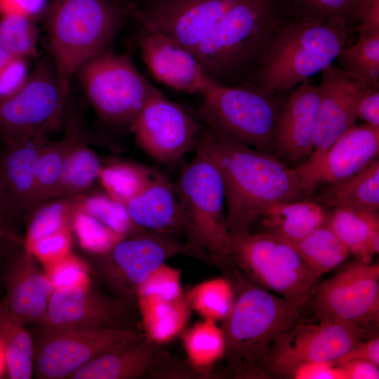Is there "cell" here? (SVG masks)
<instances>
[{
    "instance_id": "obj_1",
    "label": "cell",
    "mask_w": 379,
    "mask_h": 379,
    "mask_svg": "<svg viewBox=\"0 0 379 379\" xmlns=\"http://www.w3.org/2000/svg\"><path fill=\"white\" fill-rule=\"evenodd\" d=\"M198 149L210 157L221 175L230 233L251 232L269 206L312 194L294 168L212 128L207 127Z\"/></svg>"
},
{
    "instance_id": "obj_2",
    "label": "cell",
    "mask_w": 379,
    "mask_h": 379,
    "mask_svg": "<svg viewBox=\"0 0 379 379\" xmlns=\"http://www.w3.org/2000/svg\"><path fill=\"white\" fill-rule=\"evenodd\" d=\"M222 271L235 291L233 308L220 326L222 359L236 378H268L269 352L277 338L300 321V307L258 286L235 264Z\"/></svg>"
},
{
    "instance_id": "obj_3",
    "label": "cell",
    "mask_w": 379,
    "mask_h": 379,
    "mask_svg": "<svg viewBox=\"0 0 379 379\" xmlns=\"http://www.w3.org/2000/svg\"><path fill=\"white\" fill-rule=\"evenodd\" d=\"M287 21L279 0H237L193 54L217 84H250Z\"/></svg>"
},
{
    "instance_id": "obj_4",
    "label": "cell",
    "mask_w": 379,
    "mask_h": 379,
    "mask_svg": "<svg viewBox=\"0 0 379 379\" xmlns=\"http://www.w3.org/2000/svg\"><path fill=\"white\" fill-rule=\"evenodd\" d=\"M174 186L182 213L184 243L189 255L211 261L219 268L232 263L225 189L213 161L198 149Z\"/></svg>"
},
{
    "instance_id": "obj_5",
    "label": "cell",
    "mask_w": 379,
    "mask_h": 379,
    "mask_svg": "<svg viewBox=\"0 0 379 379\" xmlns=\"http://www.w3.org/2000/svg\"><path fill=\"white\" fill-rule=\"evenodd\" d=\"M353 29L340 22L287 21L251 85L280 94L331 65Z\"/></svg>"
},
{
    "instance_id": "obj_6",
    "label": "cell",
    "mask_w": 379,
    "mask_h": 379,
    "mask_svg": "<svg viewBox=\"0 0 379 379\" xmlns=\"http://www.w3.org/2000/svg\"><path fill=\"white\" fill-rule=\"evenodd\" d=\"M124 12L111 0H53L48 17L50 49L61 88L90 59L110 52Z\"/></svg>"
},
{
    "instance_id": "obj_7",
    "label": "cell",
    "mask_w": 379,
    "mask_h": 379,
    "mask_svg": "<svg viewBox=\"0 0 379 379\" xmlns=\"http://www.w3.org/2000/svg\"><path fill=\"white\" fill-rule=\"evenodd\" d=\"M230 234L232 260L250 279L300 307L310 300L321 275L289 242L260 232Z\"/></svg>"
},
{
    "instance_id": "obj_8",
    "label": "cell",
    "mask_w": 379,
    "mask_h": 379,
    "mask_svg": "<svg viewBox=\"0 0 379 379\" xmlns=\"http://www.w3.org/2000/svg\"><path fill=\"white\" fill-rule=\"evenodd\" d=\"M278 95L251 84L230 87L217 84L203 96L199 115L207 127L274 154L276 126L282 105Z\"/></svg>"
},
{
    "instance_id": "obj_9",
    "label": "cell",
    "mask_w": 379,
    "mask_h": 379,
    "mask_svg": "<svg viewBox=\"0 0 379 379\" xmlns=\"http://www.w3.org/2000/svg\"><path fill=\"white\" fill-rule=\"evenodd\" d=\"M75 74L100 117L112 125L130 126L158 91L128 56L111 52L86 61Z\"/></svg>"
},
{
    "instance_id": "obj_10",
    "label": "cell",
    "mask_w": 379,
    "mask_h": 379,
    "mask_svg": "<svg viewBox=\"0 0 379 379\" xmlns=\"http://www.w3.org/2000/svg\"><path fill=\"white\" fill-rule=\"evenodd\" d=\"M67 98L54 65L40 62L18 91L0 97V138L5 145L47 138L60 128Z\"/></svg>"
},
{
    "instance_id": "obj_11",
    "label": "cell",
    "mask_w": 379,
    "mask_h": 379,
    "mask_svg": "<svg viewBox=\"0 0 379 379\" xmlns=\"http://www.w3.org/2000/svg\"><path fill=\"white\" fill-rule=\"evenodd\" d=\"M180 253L189 255L185 243L177 237L144 230L95 255V271L112 296L133 305L138 290L149 274Z\"/></svg>"
},
{
    "instance_id": "obj_12",
    "label": "cell",
    "mask_w": 379,
    "mask_h": 379,
    "mask_svg": "<svg viewBox=\"0 0 379 379\" xmlns=\"http://www.w3.org/2000/svg\"><path fill=\"white\" fill-rule=\"evenodd\" d=\"M310 301L318 320L344 322L371 332L379 322L378 263H350L315 288Z\"/></svg>"
},
{
    "instance_id": "obj_13",
    "label": "cell",
    "mask_w": 379,
    "mask_h": 379,
    "mask_svg": "<svg viewBox=\"0 0 379 379\" xmlns=\"http://www.w3.org/2000/svg\"><path fill=\"white\" fill-rule=\"evenodd\" d=\"M34 342L33 366L37 378L64 379L96 357L141 333L117 328L58 329L41 325Z\"/></svg>"
},
{
    "instance_id": "obj_14",
    "label": "cell",
    "mask_w": 379,
    "mask_h": 379,
    "mask_svg": "<svg viewBox=\"0 0 379 379\" xmlns=\"http://www.w3.org/2000/svg\"><path fill=\"white\" fill-rule=\"evenodd\" d=\"M370 331L344 322L320 319L317 324L301 320L277 338L267 360L270 375L290 378L298 366L316 361H335Z\"/></svg>"
},
{
    "instance_id": "obj_15",
    "label": "cell",
    "mask_w": 379,
    "mask_h": 379,
    "mask_svg": "<svg viewBox=\"0 0 379 379\" xmlns=\"http://www.w3.org/2000/svg\"><path fill=\"white\" fill-rule=\"evenodd\" d=\"M140 147L163 164L178 161L192 147L199 124L159 91L145 104L130 126Z\"/></svg>"
},
{
    "instance_id": "obj_16",
    "label": "cell",
    "mask_w": 379,
    "mask_h": 379,
    "mask_svg": "<svg viewBox=\"0 0 379 379\" xmlns=\"http://www.w3.org/2000/svg\"><path fill=\"white\" fill-rule=\"evenodd\" d=\"M133 305L91 286L54 290L41 326L58 329L136 331Z\"/></svg>"
},
{
    "instance_id": "obj_17",
    "label": "cell",
    "mask_w": 379,
    "mask_h": 379,
    "mask_svg": "<svg viewBox=\"0 0 379 379\" xmlns=\"http://www.w3.org/2000/svg\"><path fill=\"white\" fill-rule=\"evenodd\" d=\"M237 0H151L132 13L142 30L164 33L192 53Z\"/></svg>"
},
{
    "instance_id": "obj_18",
    "label": "cell",
    "mask_w": 379,
    "mask_h": 379,
    "mask_svg": "<svg viewBox=\"0 0 379 379\" xmlns=\"http://www.w3.org/2000/svg\"><path fill=\"white\" fill-rule=\"evenodd\" d=\"M379 153V127L354 125L324 152L310 155L307 161L295 167L305 187L312 193L321 184H333L359 172Z\"/></svg>"
},
{
    "instance_id": "obj_19",
    "label": "cell",
    "mask_w": 379,
    "mask_h": 379,
    "mask_svg": "<svg viewBox=\"0 0 379 379\" xmlns=\"http://www.w3.org/2000/svg\"><path fill=\"white\" fill-rule=\"evenodd\" d=\"M319 86L320 102L314 149L321 153L356 123L359 99L371 86L338 66L330 65L321 72Z\"/></svg>"
},
{
    "instance_id": "obj_20",
    "label": "cell",
    "mask_w": 379,
    "mask_h": 379,
    "mask_svg": "<svg viewBox=\"0 0 379 379\" xmlns=\"http://www.w3.org/2000/svg\"><path fill=\"white\" fill-rule=\"evenodd\" d=\"M142 31L139 39L141 56L159 81L203 96L217 84L194 55L174 39L161 32Z\"/></svg>"
},
{
    "instance_id": "obj_21",
    "label": "cell",
    "mask_w": 379,
    "mask_h": 379,
    "mask_svg": "<svg viewBox=\"0 0 379 379\" xmlns=\"http://www.w3.org/2000/svg\"><path fill=\"white\" fill-rule=\"evenodd\" d=\"M319 102V86L307 80L298 85L282 104L276 126L274 147L286 160L295 162L312 153Z\"/></svg>"
},
{
    "instance_id": "obj_22",
    "label": "cell",
    "mask_w": 379,
    "mask_h": 379,
    "mask_svg": "<svg viewBox=\"0 0 379 379\" xmlns=\"http://www.w3.org/2000/svg\"><path fill=\"white\" fill-rule=\"evenodd\" d=\"M34 258L24 249L11 260L5 274L6 295L1 301L25 324L40 325L54 288Z\"/></svg>"
},
{
    "instance_id": "obj_23",
    "label": "cell",
    "mask_w": 379,
    "mask_h": 379,
    "mask_svg": "<svg viewBox=\"0 0 379 379\" xmlns=\"http://www.w3.org/2000/svg\"><path fill=\"white\" fill-rule=\"evenodd\" d=\"M133 222L153 232L184 236V221L174 183L157 174L152 182L126 204Z\"/></svg>"
},
{
    "instance_id": "obj_24",
    "label": "cell",
    "mask_w": 379,
    "mask_h": 379,
    "mask_svg": "<svg viewBox=\"0 0 379 379\" xmlns=\"http://www.w3.org/2000/svg\"><path fill=\"white\" fill-rule=\"evenodd\" d=\"M47 138L6 145L0 175L10 213L32 209L38 157Z\"/></svg>"
},
{
    "instance_id": "obj_25",
    "label": "cell",
    "mask_w": 379,
    "mask_h": 379,
    "mask_svg": "<svg viewBox=\"0 0 379 379\" xmlns=\"http://www.w3.org/2000/svg\"><path fill=\"white\" fill-rule=\"evenodd\" d=\"M159 346L141 333L96 357L69 379H135L146 376Z\"/></svg>"
},
{
    "instance_id": "obj_26",
    "label": "cell",
    "mask_w": 379,
    "mask_h": 379,
    "mask_svg": "<svg viewBox=\"0 0 379 379\" xmlns=\"http://www.w3.org/2000/svg\"><path fill=\"white\" fill-rule=\"evenodd\" d=\"M327 208L307 198L280 202L269 206L258 222L262 227L260 232L293 243L328 222L330 213Z\"/></svg>"
},
{
    "instance_id": "obj_27",
    "label": "cell",
    "mask_w": 379,
    "mask_h": 379,
    "mask_svg": "<svg viewBox=\"0 0 379 379\" xmlns=\"http://www.w3.org/2000/svg\"><path fill=\"white\" fill-rule=\"evenodd\" d=\"M328 225L350 254L365 262L379 252V213L336 208Z\"/></svg>"
},
{
    "instance_id": "obj_28",
    "label": "cell",
    "mask_w": 379,
    "mask_h": 379,
    "mask_svg": "<svg viewBox=\"0 0 379 379\" xmlns=\"http://www.w3.org/2000/svg\"><path fill=\"white\" fill-rule=\"evenodd\" d=\"M326 208H350L379 213V159L340 182L330 184L318 196Z\"/></svg>"
},
{
    "instance_id": "obj_29",
    "label": "cell",
    "mask_w": 379,
    "mask_h": 379,
    "mask_svg": "<svg viewBox=\"0 0 379 379\" xmlns=\"http://www.w3.org/2000/svg\"><path fill=\"white\" fill-rule=\"evenodd\" d=\"M136 304L144 335L158 345L171 342L182 333L192 310L185 293L172 300L138 298Z\"/></svg>"
},
{
    "instance_id": "obj_30",
    "label": "cell",
    "mask_w": 379,
    "mask_h": 379,
    "mask_svg": "<svg viewBox=\"0 0 379 379\" xmlns=\"http://www.w3.org/2000/svg\"><path fill=\"white\" fill-rule=\"evenodd\" d=\"M187 360L198 378L211 375L214 365L222 359L225 350L223 331L217 322L203 319L180 333Z\"/></svg>"
},
{
    "instance_id": "obj_31",
    "label": "cell",
    "mask_w": 379,
    "mask_h": 379,
    "mask_svg": "<svg viewBox=\"0 0 379 379\" xmlns=\"http://www.w3.org/2000/svg\"><path fill=\"white\" fill-rule=\"evenodd\" d=\"M102 166L78 129L67 152L52 199L79 195L98 178Z\"/></svg>"
},
{
    "instance_id": "obj_32",
    "label": "cell",
    "mask_w": 379,
    "mask_h": 379,
    "mask_svg": "<svg viewBox=\"0 0 379 379\" xmlns=\"http://www.w3.org/2000/svg\"><path fill=\"white\" fill-rule=\"evenodd\" d=\"M0 341L11 379H29L34 373V342L25 324L0 300Z\"/></svg>"
},
{
    "instance_id": "obj_33",
    "label": "cell",
    "mask_w": 379,
    "mask_h": 379,
    "mask_svg": "<svg viewBox=\"0 0 379 379\" xmlns=\"http://www.w3.org/2000/svg\"><path fill=\"white\" fill-rule=\"evenodd\" d=\"M288 21L340 22L355 30L364 0H279Z\"/></svg>"
},
{
    "instance_id": "obj_34",
    "label": "cell",
    "mask_w": 379,
    "mask_h": 379,
    "mask_svg": "<svg viewBox=\"0 0 379 379\" xmlns=\"http://www.w3.org/2000/svg\"><path fill=\"white\" fill-rule=\"evenodd\" d=\"M290 244L302 260L321 275L337 267L350 254L328 222L305 238Z\"/></svg>"
},
{
    "instance_id": "obj_35",
    "label": "cell",
    "mask_w": 379,
    "mask_h": 379,
    "mask_svg": "<svg viewBox=\"0 0 379 379\" xmlns=\"http://www.w3.org/2000/svg\"><path fill=\"white\" fill-rule=\"evenodd\" d=\"M78 129L76 124L69 121L66 134L61 140L54 142L48 140L42 146L36 164L32 208L51 199L65 159Z\"/></svg>"
},
{
    "instance_id": "obj_36",
    "label": "cell",
    "mask_w": 379,
    "mask_h": 379,
    "mask_svg": "<svg viewBox=\"0 0 379 379\" xmlns=\"http://www.w3.org/2000/svg\"><path fill=\"white\" fill-rule=\"evenodd\" d=\"M185 295L191 310L215 322H222L229 316L235 301L234 287L225 276L197 284Z\"/></svg>"
},
{
    "instance_id": "obj_37",
    "label": "cell",
    "mask_w": 379,
    "mask_h": 379,
    "mask_svg": "<svg viewBox=\"0 0 379 379\" xmlns=\"http://www.w3.org/2000/svg\"><path fill=\"white\" fill-rule=\"evenodd\" d=\"M156 175L141 165L116 162L102 166L98 178L106 194L126 204L139 194Z\"/></svg>"
},
{
    "instance_id": "obj_38",
    "label": "cell",
    "mask_w": 379,
    "mask_h": 379,
    "mask_svg": "<svg viewBox=\"0 0 379 379\" xmlns=\"http://www.w3.org/2000/svg\"><path fill=\"white\" fill-rule=\"evenodd\" d=\"M76 206V196L39 205L35 208L27 230L25 249L28 250L39 240L51 234L72 231V217Z\"/></svg>"
},
{
    "instance_id": "obj_39",
    "label": "cell",
    "mask_w": 379,
    "mask_h": 379,
    "mask_svg": "<svg viewBox=\"0 0 379 379\" xmlns=\"http://www.w3.org/2000/svg\"><path fill=\"white\" fill-rule=\"evenodd\" d=\"M337 59L343 70L379 86V34H359L357 42L344 47Z\"/></svg>"
},
{
    "instance_id": "obj_40",
    "label": "cell",
    "mask_w": 379,
    "mask_h": 379,
    "mask_svg": "<svg viewBox=\"0 0 379 379\" xmlns=\"http://www.w3.org/2000/svg\"><path fill=\"white\" fill-rule=\"evenodd\" d=\"M76 208L93 215L124 237L145 230L133 222L124 204L107 194L76 196Z\"/></svg>"
},
{
    "instance_id": "obj_41",
    "label": "cell",
    "mask_w": 379,
    "mask_h": 379,
    "mask_svg": "<svg viewBox=\"0 0 379 379\" xmlns=\"http://www.w3.org/2000/svg\"><path fill=\"white\" fill-rule=\"evenodd\" d=\"M36 30L31 18L10 13L0 20V47L14 58L27 59L37 52Z\"/></svg>"
},
{
    "instance_id": "obj_42",
    "label": "cell",
    "mask_w": 379,
    "mask_h": 379,
    "mask_svg": "<svg viewBox=\"0 0 379 379\" xmlns=\"http://www.w3.org/2000/svg\"><path fill=\"white\" fill-rule=\"evenodd\" d=\"M72 230L80 246L94 255L107 252L124 238L98 219L76 208V206L72 217Z\"/></svg>"
},
{
    "instance_id": "obj_43",
    "label": "cell",
    "mask_w": 379,
    "mask_h": 379,
    "mask_svg": "<svg viewBox=\"0 0 379 379\" xmlns=\"http://www.w3.org/2000/svg\"><path fill=\"white\" fill-rule=\"evenodd\" d=\"M180 281V270L164 262L152 272L140 286L137 300L144 298L172 300L178 298L183 293Z\"/></svg>"
},
{
    "instance_id": "obj_44",
    "label": "cell",
    "mask_w": 379,
    "mask_h": 379,
    "mask_svg": "<svg viewBox=\"0 0 379 379\" xmlns=\"http://www.w3.org/2000/svg\"><path fill=\"white\" fill-rule=\"evenodd\" d=\"M44 272L54 290L90 285L89 270L86 264L72 253L45 268Z\"/></svg>"
},
{
    "instance_id": "obj_45",
    "label": "cell",
    "mask_w": 379,
    "mask_h": 379,
    "mask_svg": "<svg viewBox=\"0 0 379 379\" xmlns=\"http://www.w3.org/2000/svg\"><path fill=\"white\" fill-rule=\"evenodd\" d=\"M72 231L60 232L44 237L28 250L46 268L70 253Z\"/></svg>"
},
{
    "instance_id": "obj_46",
    "label": "cell",
    "mask_w": 379,
    "mask_h": 379,
    "mask_svg": "<svg viewBox=\"0 0 379 379\" xmlns=\"http://www.w3.org/2000/svg\"><path fill=\"white\" fill-rule=\"evenodd\" d=\"M151 378L157 379H193L198 375L190 363L180 360L159 348L152 364L147 373Z\"/></svg>"
},
{
    "instance_id": "obj_47",
    "label": "cell",
    "mask_w": 379,
    "mask_h": 379,
    "mask_svg": "<svg viewBox=\"0 0 379 379\" xmlns=\"http://www.w3.org/2000/svg\"><path fill=\"white\" fill-rule=\"evenodd\" d=\"M29 77L26 59L11 58L0 70V97L18 91Z\"/></svg>"
},
{
    "instance_id": "obj_48",
    "label": "cell",
    "mask_w": 379,
    "mask_h": 379,
    "mask_svg": "<svg viewBox=\"0 0 379 379\" xmlns=\"http://www.w3.org/2000/svg\"><path fill=\"white\" fill-rule=\"evenodd\" d=\"M291 378L295 379H345L341 368L334 361H316L296 367Z\"/></svg>"
},
{
    "instance_id": "obj_49",
    "label": "cell",
    "mask_w": 379,
    "mask_h": 379,
    "mask_svg": "<svg viewBox=\"0 0 379 379\" xmlns=\"http://www.w3.org/2000/svg\"><path fill=\"white\" fill-rule=\"evenodd\" d=\"M357 118L379 127V86H371L361 95L356 108Z\"/></svg>"
},
{
    "instance_id": "obj_50",
    "label": "cell",
    "mask_w": 379,
    "mask_h": 379,
    "mask_svg": "<svg viewBox=\"0 0 379 379\" xmlns=\"http://www.w3.org/2000/svg\"><path fill=\"white\" fill-rule=\"evenodd\" d=\"M353 360L364 361L379 366L378 333L368 340H362L338 359L335 363L340 365Z\"/></svg>"
},
{
    "instance_id": "obj_51",
    "label": "cell",
    "mask_w": 379,
    "mask_h": 379,
    "mask_svg": "<svg viewBox=\"0 0 379 379\" xmlns=\"http://www.w3.org/2000/svg\"><path fill=\"white\" fill-rule=\"evenodd\" d=\"M359 34H379V0H364L355 28Z\"/></svg>"
},
{
    "instance_id": "obj_52",
    "label": "cell",
    "mask_w": 379,
    "mask_h": 379,
    "mask_svg": "<svg viewBox=\"0 0 379 379\" xmlns=\"http://www.w3.org/2000/svg\"><path fill=\"white\" fill-rule=\"evenodd\" d=\"M345 379H378L379 368L372 363L353 360L338 365Z\"/></svg>"
},
{
    "instance_id": "obj_53",
    "label": "cell",
    "mask_w": 379,
    "mask_h": 379,
    "mask_svg": "<svg viewBox=\"0 0 379 379\" xmlns=\"http://www.w3.org/2000/svg\"><path fill=\"white\" fill-rule=\"evenodd\" d=\"M43 0H0L1 16L10 13H20L31 18L38 12Z\"/></svg>"
},
{
    "instance_id": "obj_54",
    "label": "cell",
    "mask_w": 379,
    "mask_h": 379,
    "mask_svg": "<svg viewBox=\"0 0 379 379\" xmlns=\"http://www.w3.org/2000/svg\"><path fill=\"white\" fill-rule=\"evenodd\" d=\"M10 213L8 202L0 175V232L6 233L4 227L5 218Z\"/></svg>"
},
{
    "instance_id": "obj_55",
    "label": "cell",
    "mask_w": 379,
    "mask_h": 379,
    "mask_svg": "<svg viewBox=\"0 0 379 379\" xmlns=\"http://www.w3.org/2000/svg\"><path fill=\"white\" fill-rule=\"evenodd\" d=\"M12 57L6 51L0 47V70L11 59Z\"/></svg>"
},
{
    "instance_id": "obj_56",
    "label": "cell",
    "mask_w": 379,
    "mask_h": 379,
    "mask_svg": "<svg viewBox=\"0 0 379 379\" xmlns=\"http://www.w3.org/2000/svg\"><path fill=\"white\" fill-rule=\"evenodd\" d=\"M6 369V357L2 345L0 341V376L2 375L4 371Z\"/></svg>"
},
{
    "instance_id": "obj_57",
    "label": "cell",
    "mask_w": 379,
    "mask_h": 379,
    "mask_svg": "<svg viewBox=\"0 0 379 379\" xmlns=\"http://www.w3.org/2000/svg\"><path fill=\"white\" fill-rule=\"evenodd\" d=\"M6 236H7L6 234L0 232V258H1V253H2L1 251H2L3 244Z\"/></svg>"
},
{
    "instance_id": "obj_58",
    "label": "cell",
    "mask_w": 379,
    "mask_h": 379,
    "mask_svg": "<svg viewBox=\"0 0 379 379\" xmlns=\"http://www.w3.org/2000/svg\"><path fill=\"white\" fill-rule=\"evenodd\" d=\"M111 1H113V2H114V3H116V4H120V3H121L122 1H124V0H111Z\"/></svg>"
}]
</instances>
